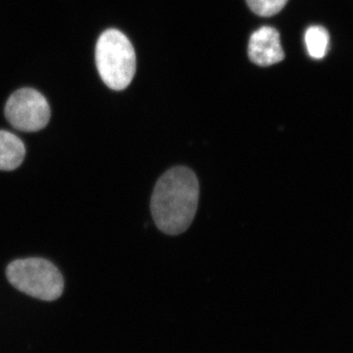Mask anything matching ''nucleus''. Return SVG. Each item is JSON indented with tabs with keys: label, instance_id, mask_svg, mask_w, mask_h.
<instances>
[{
	"label": "nucleus",
	"instance_id": "obj_5",
	"mask_svg": "<svg viewBox=\"0 0 353 353\" xmlns=\"http://www.w3.org/2000/svg\"><path fill=\"white\" fill-rule=\"evenodd\" d=\"M248 57L253 63L267 67L283 61L285 52L280 34L271 27H262L253 32L248 43Z\"/></svg>",
	"mask_w": 353,
	"mask_h": 353
},
{
	"label": "nucleus",
	"instance_id": "obj_2",
	"mask_svg": "<svg viewBox=\"0 0 353 353\" xmlns=\"http://www.w3.org/2000/svg\"><path fill=\"white\" fill-rule=\"evenodd\" d=\"M95 61L102 81L111 90H125L136 73L134 46L118 30L102 32L97 43Z\"/></svg>",
	"mask_w": 353,
	"mask_h": 353
},
{
	"label": "nucleus",
	"instance_id": "obj_3",
	"mask_svg": "<svg viewBox=\"0 0 353 353\" xmlns=\"http://www.w3.org/2000/svg\"><path fill=\"white\" fill-rule=\"evenodd\" d=\"M6 277L15 289L41 301H57L63 294V276L46 259L15 260L7 266Z\"/></svg>",
	"mask_w": 353,
	"mask_h": 353
},
{
	"label": "nucleus",
	"instance_id": "obj_7",
	"mask_svg": "<svg viewBox=\"0 0 353 353\" xmlns=\"http://www.w3.org/2000/svg\"><path fill=\"white\" fill-rule=\"evenodd\" d=\"M330 37L325 28L312 26L305 32V44L309 55L314 59H322L328 51Z\"/></svg>",
	"mask_w": 353,
	"mask_h": 353
},
{
	"label": "nucleus",
	"instance_id": "obj_6",
	"mask_svg": "<svg viewBox=\"0 0 353 353\" xmlns=\"http://www.w3.org/2000/svg\"><path fill=\"white\" fill-rule=\"evenodd\" d=\"M24 143L16 134L0 130V171H13L24 161Z\"/></svg>",
	"mask_w": 353,
	"mask_h": 353
},
{
	"label": "nucleus",
	"instance_id": "obj_8",
	"mask_svg": "<svg viewBox=\"0 0 353 353\" xmlns=\"http://www.w3.org/2000/svg\"><path fill=\"white\" fill-rule=\"evenodd\" d=\"M289 0H246L253 12L259 16L269 17L282 10Z\"/></svg>",
	"mask_w": 353,
	"mask_h": 353
},
{
	"label": "nucleus",
	"instance_id": "obj_1",
	"mask_svg": "<svg viewBox=\"0 0 353 353\" xmlns=\"http://www.w3.org/2000/svg\"><path fill=\"white\" fill-rule=\"evenodd\" d=\"M199 183L194 171L176 166L165 172L155 183L150 210L162 233L176 236L189 229L196 217Z\"/></svg>",
	"mask_w": 353,
	"mask_h": 353
},
{
	"label": "nucleus",
	"instance_id": "obj_4",
	"mask_svg": "<svg viewBox=\"0 0 353 353\" xmlns=\"http://www.w3.org/2000/svg\"><path fill=\"white\" fill-rule=\"evenodd\" d=\"M50 116V104L46 97L34 88L18 90L6 102V119L19 131H41L48 126Z\"/></svg>",
	"mask_w": 353,
	"mask_h": 353
}]
</instances>
